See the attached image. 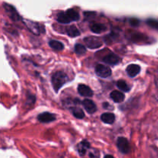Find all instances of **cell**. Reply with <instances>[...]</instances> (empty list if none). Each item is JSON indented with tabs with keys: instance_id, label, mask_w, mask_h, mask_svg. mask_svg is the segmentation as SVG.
<instances>
[{
	"instance_id": "obj_20",
	"label": "cell",
	"mask_w": 158,
	"mask_h": 158,
	"mask_svg": "<svg viewBox=\"0 0 158 158\" xmlns=\"http://www.w3.org/2000/svg\"><path fill=\"white\" fill-rule=\"evenodd\" d=\"M117 86L120 90L123 91V92H129L131 90V86L124 81V80H119L117 83Z\"/></svg>"
},
{
	"instance_id": "obj_16",
	"label": "cell",
	"mask_w": 158,
	"mask_h": 158,
	"mask_svg": "<svg viewBox=\"0 0 158 158\" xmlns=\"http://www.w3.org/2000/svg\"><path fill=\"white\" fill-rule=\"evenodd\" d=\"M56 20L60 23H62V24H69V23H70L72 22L70 20V19L69 18V16L67 15V14L66 13V12H60L57 15Z\"/></svg>"
},
{
	"instance_id": "obj_7",
	"label": "cell",
	"mask_w": 158,
	"mask_h": 158,
	"mask_svg": "<svg viewBox=\"0 0 158 158\" xmlns=\"http://www.w3.org/2000/svg\"><path fill=\"white\" fill-rule=\"evenodd\" d=\"M38 120L39 121L41 122V123H50V122L54 121L56 120V116L54 114H51L49 112H44L40 114L38 116Z\"/></svg>"
},
{
	"instance_id": "obj_21",
	"label": "cell",
	"mask_w": 158,
	"mask_h": 158,
	"mask_svg": "<svg viewBox=\"0 0 158 158\" xmlns=\"http://www.w3.org/2000/svg\"><path fill=\"white\" fill-rule=\"evenodd\" d=\"M72 113L73 114L74 117L77 119H83L85 117L84 112H83L80 108H77V107L73 108Z\"/></svg>"
},
{
	"instance_id": "obj_9",
	"label": "cell",
	"mask_w": 158,
	"mask_h": 158,
	"mask_svg": "<svg viewBox=\"0 0 158 158\" xmlns=\"http://www.w3.org/2000/svg\"><path fill=\"white\" fill-rule=\"evenodd\" d=\"M77 89H78V93L82 97H91L94 95V93H93V90L90 89V87L85 84L79 85Z\"/></svg>"
},
{
	"instance_id": "obj_22",
	"label": "cell",
	"mask_w": 158,
	"mask_h": 158,
	"mask_svg": "<svg viewBox=\"0 0 158 158\" xmlns=\"http://www.w3.org/2000/svg\"><path fill=\"white\" fill-rule=\"evenodd\" d=\"M74 49H75L76 53L79 54V55L84 54L86 51V48L82 44H76L75 47H74Z\"/></svg>"
},
{
	"instance_id": "obj_8",
	"label": "cell",
	"mask_w": 158,
	"mask_h": 158,
	"mask_svg": "<svg viewBox=\"0 0 158 158\" xmlns=\"http://www.w3.org/2000/svg\"><path fill=\"white\" fill-rule=\"evenodd\" d=\"M82 105L83 106L84 109L86 110V112L89 114H94L97 111V106L91 100L89 99H85L82 101Z\"/></svg>"
},
{
	"instance_id": "obj_23",
	"label": "cell",
	"mask_w": 158,
	"mask_h": 158,
	"mask_svg": "<svg viewBox=\"0 0 158 158\" xmlns=\"http://www.w3.org/2000/svg\"><path fill=\"white\" fill-rule=\"evenodd\" d=\"M146 23H147V24L150 26V27L158 31V21L157 20L154 19H148L147 20Z\"/></svg>"
},
{
	"instance_id": "obj_1",
	"label": "cell",
	"mask_w": 158,
	"mask_h": 158,
	"mask_svg": "<svg viewBox=\"0 0 158 158\" xmlns=\"http://www.w3.org/2000/svg\"><path fill=\"white\" fill-rule=\"evenodd\" d=\"M69 80L67 75L63 72H56L52 76V79H51V82H52V87H53L54 90L56 92H58L60 89L63 86V85L66 84Z\"/></svg>"
},
{
	"instance_id": "obj_25",
	"label": "cell",
	"mask_w": 158,
	"mask_h": 158,
	"mask_svg": "<svg viewBox=\"0 0 158 158\" xmlns=\"http://www.w3.org/2000/svg\"><path fill=\"white\" fill-rule=\"evenodd\" d=\"M130 23H131V26H139V24H140V21H139L137 19L132 18V19H130Z\"/></svg>"
},
{
	"instance_id": "obj_5",
	"label": "cell",
	"mask_w": 158,
	"mask_h": 158,
	"mask_svg": "<svg viewBox=\"0 0 158 158\" xmlns=\"http://www.w3.org/2000/svg\"><path fill=\"white\" fill-rule=\"evenodd\" d=\"M95 72L97 76L102 77V78H107L112 74V71H111L110 68L102 64L97 65L95 68Z\"/></svg>"
},
{
	"instance_id": "obj_17",
	"label": "cell",
	"mask_w": 158,
	"mask_h": 158,
	"mask_svg": "<svg viewBox=\"0 0 158 158\" xmlns=\"http://www.w3.org/2000/svg\"><path fill=\"white\" fill-rule=\"evenodd\" d=\"M66 13L67 14V15L69 16V18L70 19V20L72 22L77 21L80 19V15H79L78 12L73 9H69L68 10H66Z\"/></svg>"
},
{
	"instance_id": "obj_14",
	"label": "cell",
	"mask_w": 158,
	"mask_h": 158,
	"mask_svg": "<svg viewBox=\"0 0 158 158\" xmlns=\"http://www.w3.org/2000/svg\"><path fill=\"white\" fill-rule=\"evenodd\" d=\"M101 120L107 124H112L115 121V115L112 113H104L100 117Z\"/></svg>"
},
{
	"instance_id": "obj_2",
	"label": "cell",
	"mask_w": 158,
	"mask_h": 158,
	"mask_svg": "<svg viewBox=\"0 0 158 158\" xmlns=\"http://www.w3.org/2000/svg\"><path fill=\"white\" fill-rule=\"evenodd\" d=\"M84 42L86 43V46L89 49H98V48L101 47L103 43L101 40L97 37L94 36H87L84 38Z\"/></svg>"
},
{
	"instance_id": "obj_27",
	"label": "cell",
	"mask_w": 158,
	"mask_h": 158,
	"mask_svg": "<svg viewBox=\"0 0 158 158\" xmlns=\"http://www.w3.org/2000/svg\"><path fill=\"white\" fill-rule=\"evenodd\" d=\"M156 84H157V86L158 87V77L157 78V80H156Z\"/></svg>"
},
{
	"instance_id": "obj_26",
	"label": "cell",
	"mask_w": 158,
	"mask_h": 158,
	"mask_svg": "<svg viewBox=\"0 0 158 158\" xmlns=\"http://www.w3.org/2000/svg\"><path fill=\"white\" fill-rule=\"evenodd\" d=\"M104 158H115L114 157V156H112V155H110V154H107V155H106L104 157Z\"/></svg>"
},
{
	"instance_id": "obj_4",
	"label": "cell",
	"mask_w": 158,
	"mask_h": 158,
	"mask_svg": "<svg viewBox=\"0 0 158 158\" xmlns=\"http://www.w3.org/2000/svg\"><path fill=\"white\" fill-rule=\"evenodd\" d=\"M117 146L119 151L122 154H128L130 152V150H131L129 141L127 140V139L123 137H120L117 139Z\"/></svg>"
},
{
	"instance_id": "obj_12",
	"label": "cell",
	"mask_w": 158,
	"mask_h": 158,
	"mask_svg": "<svg viewBox=\"0 0 158 158\" xmlns=\"http://www.w3.org/2000/svg\"><path fill=\"white\" fill-rule=\"evenodd\" d=\"M89 148H90V144L89 142L87 140H83L81 143H79L77 150H78V152L80 156H85Z\"/></svg>"
},
{
	"instance_id": "obj_19",
	"label": "cell",
	"mask_w": 158,
	"mask_h": 158,
	"mask_svg": "<svg viewBox=\"0 0 158 158\" xmlns=\"http://www.w3.org/2000/svg\"><path fill=\"white\" fill-rule=\"evenodd\" d=\"M66 33H67V35H69V36L71 37H76L80 35V31H79V29H77L76 26H71L66 29Z\"/></svg>"
},
{
	"instance_id": "obj_13",
	"label": "cell",
	"mask_w": 158,
	"mask_h": 158,
	"mask_svg": "<svg viewBox=\"0 0 158 158\" xmlns=\"http://www.w3.org/2000/svg\"><path fill=\"white\" fill-rule=\"evenodd\" d=\"M110 98L114 100L115 103H122L124 100L125 96L123 93L120 92L118 90H114L110 94Z\"/></svg>"
},
{
	"instance_id": "obj_11",
	"label": "cell",
	"mask_w": 158,
	"mask_h": 158,
	"mask_svg": "<svg viewBox=\"0 0 158 158\" xmlns=\"http://www.w3.org/2000/svg\"><path fill=\"white\" fill-rule=\"evenodd\" d=\"M140 66L137 64H131L127 67V73L131 77H134L140 72Z\"/></svg>"
},
{
	"instance_id": "obj_6",
	"label": "cell",
	"mask_w": 158,
	"mask_h": 158,
	"mask_svg": "<svg viewBox=\"0 0 158 158\" xmlns=\"http://www.w3.org/2000/svg\"><path fill=\"white\" fill-rule=\"evenodd\" d=\"M23 23H25L26 27L29 29V31L32 32L33 34L38 35L41 33V26H40L39 23H35V22L31 21V20L29 19L23 20Z\"/></svg>"
},
{
	"instance_id": "obj_18",
	"label": "cell",
	"mask_w": 158,
	"mask_h": 158,
	"mask_svg": "<svg viewBox=\"0 0 158 158\" xmlns=\"http://www.w3.org/2000/svg\"><path fill=\"white\" fill-rule=\"evenodd\" d=\"M49 45L52 49H56V50H62L64 48V45L63 43L57 40H51L49 42Z\"/></svg>"
},
{
	"instance_id": "obj_10",
	"label": "cell",
	"mask_w": 158,
	"mask_h": 158,
	"mask_svg": "<svg viewBox=\"0 0 158 158\" xmlns=\"http://www.w3.org/2000/svg\"><path fill=\"white\" fill-rule=\"evenodd\" d=\"M103 62L107 64L111 65V66H114V65L118 64L120 62V58L117 55L114 53H110L107 56L103 58Z\"/></svg>"
},
{
	"instance_id": "obj_15",
	"label": "cell",
	"mask_w": 158,
	"mask_h": 158,
	"mask_svg": "<svg viewBox=\"0 0 158 158\" xmlns=\"http://www.w3.org/2000/svg\"><path fill=\"white\" fill-rule=\"evenodd\" d=\"M89 28L93 32L97 34L101 33L106 29V26L105 25L101 24V23H93L90 25Z\"/></svg>"
},
{
	"instance_id": "obj_3",
	"label": "cell",
	"mask_w": 158,
	"mask_h": 158,
	"mask_svg": "<svg viewBox=\"0 0 158 158\" xmlns=\"http://www.w3.org/2000/svg\"><path fill=\"white\" fill-rule=\"evenodd\" d=\"M3 7H4L6 12L8 14L9 17H10L11 19H12L15 22H18L21 19V17H20L19 14L17 12L16 9L13 7L11 5L7 4V3H4L3 4Z\"/></svg>"
},
{
	"instance_id": "obj_24",
	"label": "cell",
	"mask_w": 158,
	"mask_h": 158,
	"mask_svg": "<svg viewBox=\"0 0 158 158\" xmlns=\"http://www.w3.org/2000/svg\"><path fill=\"white\" fill-rule=\"evenodd\" d=\"M89 158H99L100 157V154H99V151L96 149H91L89 151V154H88Z\"/></svg>"
}]
</instances>
